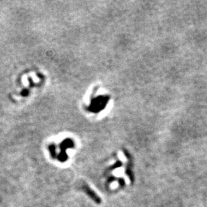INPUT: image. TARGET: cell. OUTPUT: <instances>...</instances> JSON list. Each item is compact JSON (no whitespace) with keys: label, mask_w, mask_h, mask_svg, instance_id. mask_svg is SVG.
I'll return each mask as SVG.
<instances>
[{"label":"cell","mask_w":207,"mask_h":207,"mask_svg":"<svg viewBox=\"0 0 207 207\" xmlns=\"http://www.w3.org/2000/svg\"><path fill=\"white\" fill-rule=\"evenodd\" d=\"M72 147H73V143L70 140H65L62 143L61 146H60L61 152H60L59 156H58V159L59 160V162H65L66 161L68 160V156H67V153H66L65 149L67 148H72Z\"/></svg>","instance_id":"6da1fadb"},{"label":"cell","mask_w":207,"mask_h":207,"mask_svg":"<svg viewBox=\"0 0 207 207\" xmlns=\"http://www.w3.org/2000/svg\"><path fill=\"white\" fill-rule=\"evenodd\" d=\"M49 149H50V154H51V156L52 158H55L56 156V147H55V146H50V148H49Z\"/></svg>","instance_id":"3957f363"},{"label":"cell","mask_w":207,"mask_h":207,"mask_svg":"<svg viewBox=\"0 0 207 207\" xmlns=\"http://www.w3.org/2000/svg\"><path fill=\"white\" fill-rule=\"evenodd\" d=\"M82 189H83V190H84L86 193H87L88 196L94 201V202H96L98 204H99L100 202H101V200H100L99 196H97L95 193H94L93 190H92L88 186H87V184H84L82 186Z\"/></svg>","instance_id":"7a4b0ae2"}]
</instances>
